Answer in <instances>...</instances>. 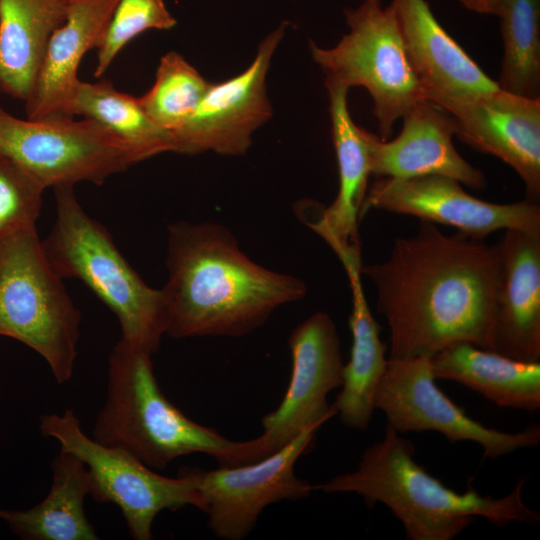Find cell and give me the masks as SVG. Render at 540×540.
<instances>
[{
	"label": "cell",
	"instance_id": "18",
	"mask_svg": "<svg viewBox=\"0 0 540 540\" xmlns=\"http://www.w3.org/2000/svg\"><path fill=\"white\" fill-rule=\"evenodd\" d=\"M390 4L425 99L464 97L499 87L440 25L427 0H392Z\"/></svg>",
	"mask_w": 540,
	"mask_h": 540
},
{
	"label": "cell",
	"instance_id": "30",
	"mask_svg": "<svg viewBox=\"0 0 540 540\" xmlns=\"http://www.w3.org/2000/svg\"><path fill=\"white\" fill-rule=\"evenodd\" d=\"M505 1L506 0H459V2L469 11L496 16Z\"/></svg>",
	"mask_w": 540,
	"mask_h": 540
},
{
	"label": "cell",
	"instance_id": "26",
	"mask_svg": "<svg viewBox=\"0 0 540 540\" xmlns=\"http://www.w3.org/2000/svg\"><path fill=\"white\" fill-rule=\"evenodd\" d=\"M503 57L498 85L525 96L540 95V0H506L498 15Z\"/></svg>",
	"mask_w": 540,
	"mask_h": 540
},
{
	"label": "cell",
	"instance_id": "22",
	"mask_svg": "<svg viewBox=\"0 0 540 540\" xmlns=\"http://www.w3.org/2000/svg\"><path fill=\"white\" fill-rule=\"evenodd\" d=\"M436 380L458 382L504 408H540V362L516 360L468 342L452 343L430 357Z\"/></svg>",
	"mask_w": 540,
	"mask_h": 540
},
{
	"label": "cell",
	"instance_id": "9",
	"mask_svg": "<svg viewBox=\"0 0 540 540\" xmlns=\"http://www.w3.org/2000/svg\"><path fill=\"white\" fill-rule=\"evenodd\" d=\"M0 154L44 189L80 182L101 185L137 163L118 139L93 120L57 116L21 119L0 103Z\"/></svg>",
	"mask_w": 540,
	"mask_h": 540
},
{
	"label": "cell",
	"instance_id": "7",
	"mask_svg": "<svg viewBox=\"0 0 540 540\" xmlns=\"http://www.w3.org/2000/svg\"><path fill=\"white\" fill-rule=\"evenodd\" d=\"M344 14L349 31L331 48L310 41L311 56L325 86L368 91L380 139L389 140L395 123L425 99L423 88L407 60L390 3L384 7L381 0H364Z\"/></svg>",
	"mask_w": 540,
	"mask_h": 540
},
{
	"label": "cell",
	"instance_id": "1",
	"mask_svg": "<svg viewBox=\"0 0 540 540\" xmlns=\"http://www.w3.org/2000/svg\"><path fill=\"white\" fill-rule=\"evenodd\" d=\"M389 329V360L431 357L455 342L492 350L499 249L421 221L382 262L361 267Z\"/></svg>",
	"mask_w": 540,
	"mask_h": 540
},
{
	"label": "cell",
	"instance_id": "15",
	"mask_svg": "<svg viewBox=\"0 0 540 540\" xmlns=\"http://www.w3.org/2000/svg\"><path fill=\"white\" fill-rule=\"evenodd\" d=\"M454 121L455 135L475 150L514 169L526 199L540 200V97H525L498 87L464 97L431 100Z\"/></svg>",
	"mask_w": 540,
	"mask_h": 540
},
{
	"label": "cell",
	"instance_id": "10",
	"mask_svg": "<svg viewBox=\"0 0 540 540\" xmlns=\"http://www.w3.org/2000/svg\"><path fill=\"white\" fill-rule=\"evenodd\" d=\"M429 357L389 360L374 396V408L387 425L403 434L435 431L451 442L469 441L496 459L519 449L536 447L539 426L509 433L489 428L468 416L436 385Z\"/></svg>",
	"mask_w": 540,
	"mask_h": 540
},
{
	"label": "cell",
	"instance_id": "8",
	"mask_svg": "<svg viewBox=\"0 0 540 540\" xmlns=\"http://www.w3.org/2000/svg\"><path fill=\"white\" fill-rule=\"evenodd\" d=\"M39 429L43 436L58 441L60 449L83 461L90 476V496L99 503L117 505L135 540L153 538V522L164 510L201 508L191 467L181 468L175 478L158 474L131 453L89 437L71 409L41 415Z\"/></svg>",
	"mask_w": 540,
	"mask_h": 540
},
{
	"label": "cell",
	"instance_id": "27",
	"mask_svg": "<svg viewBox=\"0 0 540 540\" xmlns=\"http://www.w3.org/2000/svg\"><path fill=\"white\" fill-rule=\"evenodd\" d=\"M210 85L182 55L170 51L160 59L153 86L138 100L157 124L174 133L192 116Z\"/></svg>",
	"mask_w": 540,
	"mask_h": 540
},
{
	"label": "cell",
	"instance_id": "13",
	"mask_svg": "<svg viewBox=\"0 0 540 540\" xmlns=\"http://www.w3.org/2000/svg\"><path fill=\"white\" fill-rule=\"evenodd\" d=\"M371 209L451 226L479 240L498 230L540 233L538 203L527 199L507 204L483 201L468 194L457 180L443 175L377 178L368 187L359 213L360 220Z\"/></svg>",
	"mask_w": 540,
	"mask_h": 540
},
{
	"label": "cell",
	"instance_id": "29",
	"mask_svg": "<svg viewBox=\"0 0 540 540\" xmlns=\"http://www.w3.org/2000/svg\"><path fill=\"white\" fill-rule=\"evenodd\" d=\"M44 190L13 160L0 154V241L36 228Z\"/></svg>",
	"mask_w": 540,
	"mask_h": 540
},
{
	"label": "cell",
	"instance_id": "2",
	"mask_svg": "<svg viewBox=\"0 0 540 540\" xmlns=\"http://www.w3.org/2000/svg\"><path fill=\"white\" fill-rule=\"evenodd\" d=\"M166 266L161 292L173 338L246 335L307 291L301 279L252 261L216 223L169 225Z\"/></svg>",
	"mask_w": 540,
	"mask_h": 540
},
{
	"label": "cell",
	"instance_id": "23",
	"mask_svg": "<svg viewBox=\"0 0 540 540\" xmlns=\"http://www.w3.org/2000/svg\"><path fill=\"white\" fill-rule=\"evenodd\" d=\"M68 0H0V95L27 102Z\"/></svg>",
	"mask_w": 540,
	"mask_h": 540
},
{
	"label": "cell",
	"instance_id": "21",
	"mask_svg": "<svg viewBox=\"0 0 540 540\" xmlns=\"http://www.w3.org/2000/svg\"><path fill=\"white\" fill-rule=\"evenodd\" d=\"M326 88L338 164L339 189L329 207L319 210L314 218L303 216L302 219L330 247L361 246L358 233L359 213L371 175L365 129L357 126L350 116L347 105L349 90L338 85H328Z\"/></svg>",
	"mask_w": 540,
	"mask_h": 540
},
{
	"label": "cell",
	"instance_id": "14",
	"mask_svg": "<svg viewBox=\"0 0 540 540\" xmlns=\"http://www.w3.org/2000/svg\"><path fill=\"white\" fill-rule=\"evenodd\" d=\"M286 28L287 23L282 22L263 39L252 63L242 73L211 83L192 116L174 132L176 153L212 151L237 156L248 150L252 134L272 117L266 76Z\"/></svg>",
	"mask_w": 540,
	"mask_h": 540
},
{
	"label": "cell",
	"instance_id": "3",
	"mask_svg": "<svg viewBox=\"0 0 540 540\" xmlns=\"http://www.w3.org/2000/svg\"><path fill=\"white\" fill-rule=\"evenodd\" d=\"M414 455L413 443L387 425L383 438L364 450L355 470L314 485V490L355 493L368 505L384 504L409 540H451L475 517L499 527L540 520L522 498L525 479L499 498L481 495L473 486L459 493L429 474Z\"/></svg>",
	"mask_w": 540,
	"mask_h": 540
},
{
	"label": "cell",
	"instance_id": "19",
	"mask_svg": "<svg viewBox=\"0 0 540 540\" xmlns=\"http://www.w3.org/2000/svg\"><path fill=\"white\" fill-rule=\"evenodd\" d=\"M117 0H68L63 23L51 35L33 93L28 119L71 115L84 55L98 47Z\"/></svg>",
	"mask_w": 540,
	"mask_h": 540
},
{
	"label": "cell",
	"instance_id": "11",
	"mask_svg": "<svg viewBox=\"0 0 540 540\" xmlns=\"http://www.w3.org/2000/svg\"><path fill=\"white\" fill-rule=\"evenodd\" d=\"M318 429H304L282 449L253 463L214 470L191 467L200 510L207 515L208 527L217 538L241 540L267 506L310 496L314 485L295 474V465L312 447Z\"/></svg>",
	"mask_w": 540,
	"mask_h": 540
},
{
	"label": "cell",
	"instance_id": "16",
	"mask_svg": "<svg viewBox=\"0 0 540 540\" xmlns=\"http://www.w3.org/2000/svg\"><path fill=\"white\" fill-rule=\"evenodd\" d=\"M402 119L401 132L390 141L365 130L371 175L397 179L443 175L474 189L486 186L482 171L455 149L454 121L445 110L423 99Z\"/></svg>",
	"mask_w": 540,
	"mask_h": 540
},
{
	"label": "cell",
	"instance_id": "6",
	"mask_svg": "<svg viewBox=\"0 0 540 540\" xmlns=\"http://www.w3.org/2000/svg\"><path fill=\"white\" fill-rule=\"evenodd\" d=\"M81 314L50 264L37 229L0 241V336L21 342L59 384L73 375Z\"/></svg>",
	"mask_w": 540,
	"mask_h": 540
},
{
	"label": "cell",
	"instance_id": "25",
	"mask_svg": "<svg viewBox=\"0 0 540 540\" xmlns=\"http://www.w3.org/2000/svg\"><path fill=\"white\" fill-rule=\"evenodd\" d=\"M71 115L90 119L118 139L137 163L165 152H175V137L157 124L138 98L117 90L110 81L79 82Z\"/></svg>",
	"mask_w": 540,
	"mask_h": 540
},
{
	"label": "cell",
	"instance_id": "17",
	"mask_svg": "<svg viewBox=\"0 0 540 540\" xmlns=\"http://www.w3.org/2000/svg\"><path fill=\"white\" fill-rule=\"evenodd\" d=\"M497 245L492 351L540 362V233L507 229Z\"/></svg>",
	"mask_w": 540,
	"mask_h": 540
},
{
	"label": "cell",
	"instance_id": "5",
	"mask_svg": "<svg viewBox=\"0 0 540 540\" xmlns=\"http://www.w3.org/2000/svg\"><path fill=\"white\" fill-rule=\"evenodd\" d=\"M56 219L42 241L58 275L82 281L117 317L122 339L153 354L167 331L161 289L148 286L111 235L80 205L73 187L54 188Z\"/></svg>",
	"mask_w": 540,
	"mask_h": 540
},
{
	"label": "cell",
	"instance_id": "20",
	"mask_svg": "<svg viewBox=\"0 0 540 540\" xmlns=\"http://www.w3.org/2000/svg\"><path fill=\"white\" fill-rule=\"evenodd\" d=\"M337 256L352 292L349 316L352 346L350 358L343 366L342 390L332 406L344 426L364 430L375 410V392L387 367V347L380 339L381 327L373 317L364 294L361 249L348 248Z\"/></svg>",
	"mask_w": 540,
	"mask_h": 540
},
{
	"label": "cell",
	"instance_id": "28",
	"mask_svg": "<svg viewBox=\"0 0 540 540\" xmlns=\"http://www.w3.org/2000/svg\"><path fill=\"white\" fill-rule=\"evenodd\" d=\"M176 24L164 0H117L97 47L95 77H101L128 42L141 33L169 30Z\"/></svg>",
	"mask_w": 540,
	"mask_h": 540
},
{
	"label": "cell",
	"instance_id": "12",
	"mask_svg": "<svg viewBox=\"0 0 540 540\" xmlns=\"http://www.w3.org/2000/svg\"><path fill=\"white\" fill-rule=\"evenodd\" d=\"M288 343L291 377L278 407L262 418L263 431L256 437L260 459L336 415L327 396L342 386L344 363L334 321L325 312H315L292 330Z\"/></svg>",
	"mask_w": 540,
	"mask_h": 540
},
{
	"label": "cell",
	"instance_id": "4",
	"mask_svg": "<svg viewBox=\"0 0 540 540\" xmlns=\"http://www.w3.org/2000/svg\"><path fill=\"white\" fill-rule=\"evenodd\" d=\"M152 354L120 339L108 359L107 394L93 427L98 442L123 449L154 470L204 453L220 466L258 461L255 439L233 441L178 409L157 382Z\"/></svg>",
	"mask_w": 540,
	"mask_h": 540
},
{
	"label": "cell",
	"instance_id": "24",
	"mask_svg": "<svg viewBox=\"0 0 540 540\" xmlns=\"http://www.w3.org/2000/svg\"><path fill=\"white\" fill-rule=\"evenodd\" d=\"M51 469L52 484L41 502L24 510L0 509V519L24 540L99 539L84 510L91 489L86 465L75 454L60 449Z\"/></svg>",
	"mask_w": 540,
	"mask_h": 540
}]
</instances>
